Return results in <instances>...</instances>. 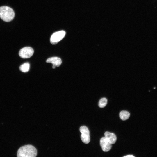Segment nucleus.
<instances>
[{
    "label": "nucleus",
    "instance_id": "obj_2",
    "mask_svg": "<svg viewBox=\"0 0 157 157\" xmlns=\"http://www.w3.org/2000/svg\"><path fill=\"white\" fill-rule=\"evenodd\" d=\"M15 17V13L13 9L6 6L0 7V18L3 21L9 22L12 20Z\"/></svg>",
    "mask_w": 157,
    "mask_h": 157
},
{
    "label": "nucleus",
    "instance_id": "obj_3",
    "mask_svg": "<svg viewBox=\"0 0 157 157\" xmlns=\"http://www.w3.org/2000/svg\"><path fill=\"white\" fill-rule=\"evenodd\" d=\"M65 35V32L63 30L54 33L51 37V43L53 45L56 44L64 38Z\"/></svg>",
    "mask_w": 157,
    "mask_h": 157
},
{
    "label": "nucleus",
    "instance_id": "obj_12",
    "mask_svg": "<svg viewBox=\"0 0 157 157\" xmlns=\"http://www.w3.org/2000/svg\"><path fill=\"white\" fill-rule=\"evenodd\" d=\"M124 157H134V156H133V155H127V156H124Z\"/></svg>",
    "mask_w": 157,
    "mask_h": 157
},
{
    "label": "nucleus",
    "instance_id": "obj_4",
    "mask_svg": "<svg viewBox=\"0 0 157 157\" xmlns=\"http://www.w3.org/2000/svg\"><path fill=\"white\" fill-rule=\"evenodd\" d=\"M81 133V139L82 141L85 144L88 143L90 141V132L86 126H83L80 128Z\"/></svg>",
    "mask_w": 157,
    "mask_h": 157
},
{
    "label": "nucleus",
    "instance_id": "obj_10",
    "mask_svg": "<svg viewBox=\"0 0 157 157\" xmlns=\"http://www.w3.org/2000/svg\"><path fill=\"white\" fill-rule=\"evenodd\" d=\"M119 116L121 119L123 121L128 119L130 117V113L126 111H122L119 114Z\"/></svg>",
    "mask_w": 157,
    "mask_h": 157
},
{
    "label": "nucleus",
    "instance_id": "obj_8",
    "mask_svg": "<svg viewBox=\"0 0 157 157\" xmlns=\"http://www.w3.org/2000/svg\"><path fill=\"white\" fill-rule=\"evenodd\" d=\"M104 135L112 144L116 142L117 138L114 133L107 131L105 133Z\"/></svg>",
    "mask_w": 157,
    "mask_h": 157
},
{
    "label": "nucleus",
    "instance_id": "obj_11",
    "mask_svg": "<svg viewBox=\"0 0 157 157\" xmlns=\"http://www.w3.org/2000/svg\"><path fill=\"white\" fill-rule=\"evenodd\" d=\"M107 103V99L105 98H103L99 100V106L100 108H104L106 105Z\"/></svg>",
    "mask_w": 157,
    "mask_h": 157
},
{
    "label": "nucleus",
    "instance_id": "obj_5",
    "mask_svg": "<svg viewBox=\"0 0 157 157\" xmlns=\"http://www.w3.org/2000/svg\"><path fill=\"white\" fill-rule=\"evenodd\" d=\"M34 50L33 48L26 47L21 49L19 54V56L22 58H28L32 56Z\"/></svg>",
    "mask_w": 157,
    "mask_h": 157
},
{
    "label": "nucleus",
    "instance_id": "obj_6",
    "mask_svg": "<svg viewBox=\"0 0 157 157\" xmlns=\"http://www.w3.org/2000/svg\"><path fill=\"white\" fill-rule=\"evenodd\" d=\"M100 144L102 150L104 151H108L111 148L112 144L105 137L101 138Z\"/></svg>",
    "mask_w": 157,
    "mask_h": 157
},
{
    "label": "nucleus",
    "instance_id": "obj_9",
    "mask_svg": "<svg viewBox=\"0 0 157 157\" xmlns=\"http://www.w3.org/2000/svg\"><path fill=\"white\" fill-rule=\"evenodd\" d=\"M30 64L28 62L25 63L21 65L19 67V70L23 72H28L30 69Z\"/></svg>",
    "mask_w": 157,
    "mask_h": 157
},
{
    "label": "nucleus",
    "instance_id": "obj_1",
    "mask_svg": "<svg viewBox=\"0 0 157 157\" xmlns=\"http://www.w3.org/2000/svg\"><path fill=\"white\" fill-rule=\"evenodd\" d=\"M37 155L36 149L31 145L21 147L18 150L17 153V156L18 157H35Z\"/></svg>",
    "mask_w": 157,
    "mask_h": 157
},
{
    "label": "nucleus",
    "instance_id": "obj_13",
    "mask_svg": "<svg viewBox=\"0 0 157 157\" xmlns=\"http://www.w3.org/2000/svg\"><path fill=\"white\" fill-rule=\"evenodd\" d=\"M56 66L54 65H53L52 68L53 69H55L56 68Z\"/></svg>",
    "mask_w": 157,
    "mask_h": 157
},
{
    "label": "nucleus",
    "instance_id": "obj_7",
    "mask_svg": "<svg viewBox=\"0 0 157 157\" xmlns=\"http://www.w3.org/2000/svg\"><path fill=\"white\" fill-rule=\"evenodd\" d=\"M46 62L51 63L53 64V65L59 67L62 63V60L60 58L54 57L48 58Z\"/></svg>",
    "mask_w": 157,
    "mask_h": 157
}]
</instances>
